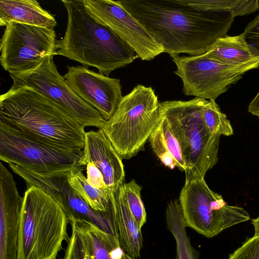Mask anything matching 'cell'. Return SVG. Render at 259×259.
<instances>
[{
	"label": "cell",
	"instance_id": "obj_1",
	"mask_svg": "<svg viewBox=\"0 0 259 259\" xmlns=\"http://www.w3.org/2000/svg\"><path fill=\"white\" fill-rule=\"evenodd\" d=\"M118 1L172 58L205 54L227 35L235 18L228 12L198 10L177 0Z\"/></svg>",
	"mask_w": 259,
	"mask_h": 259
},
{
	"label": "cell",
	"instance_id": "obj_2",
	"mask_svg": "<svg viewBox=\"0 0 259 259\" xmlns=\"http://www.w3.org/2000/svg\"><path fill=\"white\" fill-rule=\"evenodd\" d=\"M0 126L63 148L82 150L84 127L33 89L10 88L0 96Z\"/></svg>",
	"mask_w": 259,
	"mask_h": 259
},
{
	"label": "cell",
	"instance_id": "obj_3",
	"mask_svg": "<svg viewBox=\"0 0 259 259\" xmlns=\"http://www.w3.org/2000/svg\"><path fill=\"white\" fill-rule=\"evenodd\" d=\"M67 23L64 35L57 40L60 55L108 76L113 71L132 63L139 56L114 32L98 23L86 10L81 0H63Z\"/></svg>",
	"mask_w": 259,
	"mask_h": 259
},
{
	"label": "cell",
	"instance_id": "obj_4",
	"mask_svg": "<svg viewBox=\"0 0 259 259\" xmlns=\"http://www.w3.org/2000/svg\"><path fill=\"white\" fill-rule=\"evenodd\" d=\"M27 186L20 213L17 259H57L63 242L69 240V221L49 194Z\"/></svg>",
	"mask_w": 259,
	"mask_h": 259
},
{
	"label": "cell",
	"instance_id": "obj_5",
	"mask_svg": "<svg viewBox=\"0 0 259 259\" xmlns=\"http://www.w3.org/2000/svg\"><path fill=\"white\" fill-rule=\"evenodd\" d=\"M206 100L195 97L160 103V114L180 146L186 166V180L204 179L218 160L221 136L212 134L205 124L202 109Z\"/></svg>",
	"mask_w": 259,
	"mask_h": 259
},
{
	"label": "cell",
	"instance_id": "obj_6",
	"mask_svg": "<svg viewBox=\"0 0 259 259\" xmlns=\"http://www.w3.org/2000/svg\"><path fill=\"white\" fill-rule=\"evenodd\" d=\"M160 103L151 87L138 84L123 96L102 129L122 159L144 149L160 120Z\"/></svg>",
	"mask_w": 259,
	"mask_h": 259
},
{
	"label": "cell",
	"instance_id": "obj_7",
	"mask_svg": "<svg viewBox=\"0 0 259 259\" xmlns=\"http://www.w3.org/2000/svg\"><path fill=\"white\" fill-rule=\"evenodd\" d=\"M179 201L186 227L207 238L250 219L243 208L228 205L211 190L204 179L186 180Z\"/></svg>",
	"mask_w": 259,
	"mask_h": 259
},
{
	"label": "cell",
	"instance_id": "obj_8",
	"mask_svg": "<svg viewBox=\"0 0 259 259\" xmlns=\"http://www.w3.org/2000/svg\"><path fill=\"white\" fill-rule=\"evenodd\" d=\"M82 150L63 148L0 126V159L37 174L67 172L82 165Z\"/></svg>",
	"mask_w": 259,
	"mask_h": 259
},
{
	"label": "cell",
	"instance_id": "obj_9",
	"mask_svg": "<svg viewBox=\"0 0 259 259\" xmlns=\"http://www.w3.org/2000/svg\"><path fill=\"white\" fill-rule=\"evenodd\" d=\"M54 56H46L32 69L9 73L13 81L11 88H31L56 103L84 127L101 128L106 120L70 88L64 77L58 72Z\"/></svg>",
	"mask_w": 259,
	"mask_h": 259
},
{
	"label": "cell",
	"instance_id": "obj_10",
	"mask_svg": "<svg viewBox=\"0 0 259 259\" xmlns=\"http://www.w3.org/2000/svg\"><path fill=\"white\" fill-rule=\"evenodd\" d=\"M172 60L177 67L174 73L182 80L184 95L209 100H215L246 72L259 67V62L243 65L225 64L205 54L179 56Z\"/></svg>",
	"mask_w": 259,
	"mask_h": 259
},
{
	"label": "cell",
	"instance_id": "obj_11",
	"mask_svg": "<svg viewBox=\"0 0 259 259\" xmlns=\"http://www.w3.org/2000/svg\"><path fill=\"white\" fill-rule=\"evenodd\" d=\"M1 40V64L9 73L38 66L47 56L56 55L54 29L15 22L8 23Z\"/></svg>",
	"mask_w": 259,
	"mask_h": 259
},
{
	"label": "cell",
	"instance_id": "obj_12",
	"mask_svg": "<svg viewBox=\"0 0 259 259\" xmlns=\"http://www.w3.org/2000/svg\"><path fill=\"white\" fill-rule=\"evenodd\" d=\"M9 165L27 185L35 186L49 194L63 210L70 224L78 221L89 222L116 236L111 208L110 212L106 213L93 209L70 185L68 171L45 175L16 164Z\"/></svg>",
	"mask_w": 259,
	"mask_h": 259
},
{
	"label": "cell",
	"instance_id": "obj_13",
	"mask_svg": "<svg viewBox=\"0 0 259 259\" xmlns=\"http://www.w3.org/2000/svg\"><path fill=\"white\" fill-rule=\"evenodd\" d=\"M88 12L99 24L114 32L143 60L164 53L163 48L118 1L81 0Z\"/></svg>",
	"mask_w": 259,
	"mask_h": 259
},
{
	"label": "cell",
	"instance_id": "obj_14",
	"mask_svg": "<svg viewBox=\"0 0 259 259\" xmlns=\"http://www.w3.org/2000/svg\"><path fill=\"white\" fill-rule=\"evenodd\" d=\"M67 67V72L64 77L70 88L96 109L105 120H109L123 98L120 79L83 66Z\"/></svg>",
	"mask_w": 259,
	"mask_h": 259
},
{
	"label": "cell",
	"instance_id": "obj_15",
	"mask_svg": "<svg viewBox=\"0 0 259 259\" xmlns=\"http://www.w3.org/2000/svg\"><path fill=\"white\" fill-rule=\"evenodd\" d=\"M23 201L12 174L0 163V259H17Z\"/></svg>",
	"mask_w": 259,
	"mask_h": 259
},
{
	"label": "cell",
	"instance_id": "obj_16",
	"mask_svg": "<svg viewBox=\"0 0 259 259\" xmlns=\"http://www.w3.org/2000/svg\"><path fill=\"white\" fill-rule=\"evenodd\" d=\"M82 163H94L102 173L107 189L115 193L123 184L125 172L122 158L104 131L85 132Z\"/></svg>",
	"mask_w": 259,
	"mask_h": 259
},
{
	"label": "cell",
	"instance_id": "obj_17",
	"mask_svg": "<svg viewBox=\"0 0 259 259\" xmlns=\"http://www.w3.org/2000/svg\"><path fill=\"white\" fill-rule=\"evenodd\" d=\"M12 22L52 29L57 25L54 15L36 0L0 1V25Z\"/></svg>",
	"mask_w": 259,
	"mask_h": 259
},
{
	"label": "cell",
	"instance_id": "obj_18",
	"mask_svg": "<svg viewBox=\"0 0 259 259\" xmlns=\"http://www.w3.org/2000/svg\"><path fill=\"white\" fill-rule=\"evenodd\" d=\"M116 211L114 226L115 235L123 252L138 259L143 245L141 229L134 220L125 197L123 184L116 192Z\"/></svg>",
	"mask_w": 259,
	"mask_h": 259
},
{
	"label": "cell",
	"instance_id": "obj_19",
	"mask_svg": "<svg viewBox=\"0 0 259 259\" xmlns=\"http://www.w3.org/2000/svg\"><path fill=\"white\" fill-rule=\"evenodd\" d=\"M205 54L219 62L233 65L259 62L242 33L218 39Z\"/></svg>",
	"mask_w": 259,
	"mask_h": 259
},
{
	"label": "cell",
	"instance_id": "obj_20",
	"mask_svg": "<svg viewBox=\"0 0 259 259\" xmlns=\"http://www.w3.org/2000/svg\"><path fill=\"white\" fill-rule=\"evenodd\" d=\"M83 236L90 259H112V252L119 247L117 237L95 224L87 221L72 222Z\"/></svg>",
	"mask_w": 259,
	"mask_h": 259
},
{
	"label": "cell",
	"instance_id": "obj_21",
	"mask_svg": "<svg viewBox=\"0 0 259 259\" xmlns=\"http://www.w3.org/2000/svg\"><path fill=\"white\" fill-rule=\"evenodd\" d=\"M167 229L176 244V259H198V252L192 245L186 232V226L179 201H170L166 209Z\"/></svg>",
	"mask_w": 259,
	"mask_h": 259
},
{
	"label": "cell",
	"instance_id": "obj_22",
	"mask_svg": "<svg viewBox=\"0 0 259 259\" xmlns=\"http://www.w3.org/2000/svg\"><path fill=\"white\" fill-rule=\"evenodd\" d=\"M83 170L76 168L68 171L70 185L93 209L103 213L110 212V197L113 194L102 191L90 184L83 174Z\"/></svg>",
	"mask_w": 259,
	"mask_h": 259
},
{
	"label": "cell",
	"instance_id": "obj_23",
	"mask_svg": "<svg viewBox=\"0 0 259 259\" xmlns=\"http://www.w3.org/2000/svg\"><path fill=\"white\" fill-rule=\"evenodd\" d=\"M195 9L205 11H226L234 17L254 12L259 9L258 0H177Z\"/></svg>",
	"mask_w": 259,
	"mask_h": 259
},
{
	"label": "cell",
	"instance_id": "obj_24",
	"mask_svg": "<svg viewBox=\"0 0 259 259\" xmlns=\"http://www.w3.org/2000/svg\"><path fill=\"white\" fill-rule=\"evenodd\" d=\"M205 125L214 135L227 136L233 134V130L226 114L222 112L214 100H206L202 109Z\"/></svg>",
	"mask_w": 259,
	"mask_h": 259
},
{
	"label": "cell",
	"instance_id": "obj_25",
	"mask_svg": "<svg viewBox=\"0 0 259 259\" xmlns=\"http://www.w3.org/2000/svg\"><path fill=\"white\" fill-rule=\"evenodd\" d=\"M123 188L129 209L141 229L147 220L146 212L141 197V187L133 180L123 184Z\"/></svg>",
	"mask_w": 259,
	"mask_h": 259
},
{
	"label": "cell",
	"instance_id": "obj_26",
	"mask_svg": "<svg viewBox=\"0 0 259 259\" xmlns=\"http://www.w3.org/2000/svg\"><path fill=\"white\" fill-rule=\"evenodd\" d=\"M158 124L166 148L176 162L177 167L185 172L186 170V166L183 158L180 146L167 121L160 115Z\"/></svg>",
	"mask_w": 259,
	"mask_h": 259
},
{
	"label": "cell",
	"instance_id": "obj_27",
	"mask_svg": "<svg viewBox=\"0 0 259 259\" xmlns=\"http://www.w3.org/2000/svg\"><path fill=\"white\" fill-rule=\"evenodd\" d=\"M71 234L63 259H90L86 242L74 223H70Z\"/></svg>",
	"mask_w": 259,
	"mask_h": 259
},
{
	"label": "cell",
	"instance_id": "obj_28",
	"mask_svg": "<svg viewBox=\"0 0 259 259\" xmlns=\"http://www.w3.org/2000/svg\"><path fill=\"white\" fill-rule=\"evenodd\" d=\"M148 140L153 151L165 166L170 169H174L177 167L175 160L168 152L164 143L158 124L157 125Z\"/></svg>",
	"mask_w": 259,
	"mask_h": 259
},
{
	"label": "cell",
	"instance_id": "obj_29",
	"mask_svg": "<svg viewBox=\"0 0 259 259\" xmlns=\"http://www.w3.org/2000/svg\"><path fill=\"white\" fill-rule=\"evenodd\" d=\"M228 259H259V235L249 238L230 254Z\"/></svg>",
	"mask_w": 259,
	"mask_h": 259
},
{
	"label": "cell",
	"instance_id": "obj_30",
	"mask_svg": "<svg viewBox=\"0 0 259 259\" xmlns=\"http://www.w3.org/2000/svg\"><path fill=\"white\" fill-rule=\"evenodd\" d=\"M243 34L253 54L259 59V15L247 25Z\"/></svg>",
	"mask_w": 259,
	"mask_h": 259
},
{
	"label": "cell",
	"instance_id": "obj_31",
	"mask_svg": "<svg viewBox=\"0 0 259 259\" xmlns=\"http://www.w3.org/2000/svg\"><path fill=\"white\" fill-rule=\"evenodd\" d=\"M87 179L88 182L95 188L102 191L111 193L107 189L104 182L103 176L100 170L93 163L89 162L86 165Z\"/></svg>",
	"mask_w": 259,
	"mask_h": 259
},
{
	"label": "cell",
	"instance_id": "obj_32",
	"mask_svg": "<svg viewBox=\"0 0 259 259\" xmlns=\"http://www.w3.org/2000/svg\"><path fill=\"white\" fill-rule=\"evenodd\" d=\"M247 109L249 113L259 118V90L250 103Z\"/></svg>",
	"mask_w": 259,
	"mask_h": 259
},
{
	"label": "cell",
	"instance_id": "obj_33",
	"mask_svg": "<svg viewBox=\"0 0 259 259\" xmlns=\"http://www.w3.org/2000/svg\"><path fill=\"white\" fill-rule=\"evenodd\" d=\"M254 229V235H259V215L251 221Z\"/></svg>",
	"mask_w": 259,
	"mask_h": 259
},
{
	"label": "cell",
	"instance_id": "obj_34",
	"mask_svg": "<svg viewBox=\"0 0 259 259\" xmlns=\"http://www.w3.org/2000/svg\"><path fill=\"white\" fill-rule=\"evenodd\" d=\"M121 259H136V258L132 257L131 256L129 255L124 252Z\"/></svg>",
	"mask_w": 259,
	"mask_h": 259
}]
</instances>
